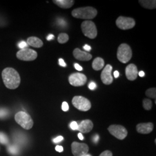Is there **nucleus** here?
Returning <instances> with one entry per match:
<instances>
[{
  "label": "nucleus",
  "instance_id": "f257e3e1",
  "mask_svg": "<svg viewBox=\"0 0 156 156\" xmlns=\"http://www.w3.org/2000/svg\"><path fill=\"white\" fill-rule=\"evenodd\" d=\"M2 78L6 87L9 89H16L20 83V76L13 68H6L2 73Z\"/></svg>",
  "mask_w": 156,
  "mask_h": 156
},
{
  "label": "nucleus",
  "instance_id": "f03ea898",
  "mask_svg": "<svg viewBox=\"0 0 156 156\" xmlns=\"http://www.w3.org/2000/svg\"><path fill=\"white\" fill-rule=\"evenodd\" d=\"M73 17L81 19L90 20L95 17L97 15V11L92 6H86L78 8L72 11Z\"/></svg>",
  "mask_w": 156,
  "mask_h": 156
},
{
  "label": "nucleus",
  "instance_id": "7ed1b4c3",
  "mask_svg": "<svg viewBox=\"0 0 156 156\" xmlns=\"http://www.w3.org/2000/svg\"><path fill=\"white\" fill-rule=\"evenodd\" d=\"M132 50L131 47L126 44H122L117 49V59L123 64L128 62L132 58Z\"/></svg>",
  "mask_w": 156,
  "mask_h": 156
},
{
  "label": "nucleus",
  "instance_id": "20e7f679",
  "mask_svg": "<svg viewBox=\"0 0 156 156\" xmlns=\"http://www.w3.org/2000/svg\"><path fill=\"white\" fill-rule=\"evenodd\" d=\"M15 120L23 128L30 129L33 127L34 122L31 117L24 112H17L15 115Z\"/></svg>",
  "mask_w": 156,
  "mask_h": 156
},
{
  "label": "nucleus",
  "instance_id": "39448f33",
  "mask_svg": "<svg viewBox=\"0 0 156 156\" xmlns=\"http://www.w3.org/2000/svg\"><path fill=\"white\" fill-rule=\"evenodd\" d=\"M81 28L84 36L90 39H94L97 35V29L94 22L90 20L84 21L81 24Z\"/></svg>",
  "mask_w": 156,
  "mask_h": 156
},
{
  "label": "nucleus",
  "instance_id": "423d86ee",
  "mask_svg": "<svg viewBox=\"0 0 156 156\" xmlns=\"http://www.w3.org/2000/svg\"><path fill=\"white\" fill-rule=\"evenodd\" d=\"M72 103L73 106L81 111H88L91 107L90 101L82 96H75L73 98Z\"/></svg>",
  "mask_w": 156,
  "mask_h": 156
},
{
  "label": "nucleus",
  "instance_id": "0eeeda50",
  "mask_svg": "<svg viewBox=\"0 0 156 156\" xmlns=\"http://www.w3.org/2000/svg\"><path fill=\"white\" fill-rule=\"evenodd\" d=\"M108 130L110 134L120 140L125 139L128 134L126 128L121 125H111L108 128Z\"/></svg>",
  "mask_w": 156,
  "mask_h": 156
},
{
  "label": "nucleus",
  "instance_id": "6e6552de",
  "mask_svg": "<svg viewBox=\"0 0 156 156\" xmlns=\"http://www.w3.org/2000/svg\"><path fill=\"white\" fill-rule=\"evenodd\" d=\"M17 58L23 61H33L37 58L38 54L36 51L31 49H23L17 51Z\"/></svg>",
  "mask_w": 156,
  "mask_h": 156
},
{
  "label": "nucleus",
  "instance_id": "1a4fd4ad",
  "mask_svg": "<svg viewBox=\"0 0 156 156\" xmlns=\"http://www.w3.org/2000/svg\"><path fill=\"white\" fill-rule=\"evenodd\" d=\"M116 24L118 28L127 30L134 27L135 26V21L131 17L119 16L116 20Z\"/></svg>",
  "mask_w": 156,
  "mask_h": 156
},
{
  "label": "nucleus",
  "instance_id": "9d476101",
  "mask_svg": "<svg viewBox=\"0 0 156 156\" xmlns=\"http://www.w3.org/2000/svg\"><path fill=\"white\" fill-rule=\"evenodd\" d=\"M87 78L82 73H74L71 74L68 78L69 83L74 87L82 86L86 83Z\"/></svg>",
  "mask_w": 156,
  "mask_h": 156
},
{
  "label": "nucleus",
  "instance_id": "9b49d317",
  "mask_svg": "<svg viewBox=\"0 0 156 156\" xmlns=\"http://www.w3.org/2000/svg\"><path fill=\"white\" fill-rule=\"evenodd\" d=\"M73 154L75 156H83L88 153L89 148L88 145L84 143L73 142L71 145Z\"/></svg>",
  "mask_w": 156,
  "mask_h": 156
},
{
  "label": "nucleus",
  "instance_id": "f8f14e48",
  "mask_svg": "<svg viewBox=\"0 0 156 156\" xmlns=\"http://www.w3.org/2000/svg\"><path fill=\"white\" fill-rule=\"evenodd\" d=\"M112 71V67L110 64H108L104 67L101 74V79L103 83L109 85L113 82V79L111 75Z\"/></svg>",
  "mask_w": 156,
  "mask_h": 156
},
{
  "label": "nucleus",
  "instance_id": "ddd939ff",
  "mask_svg": "<svg viewBox=\"0 0 156 156\" xmlns=\"http://www.w3.org/2000/svg\"><path fill=\"white\" fill-rule=\"evenodd\" d=\"M126 75L129 80L133 81L138 75V71L136 66L134 64H130L126 68Z\"/></svg>",
  "mask_w": 156,
  "mask_h": 156
},
{
  "label": "nucleus",
  "instance_id": "4468645a",
  "mask_svg": "<svg viewBox=\"0 0 156 156\" xmlns=\"http://www.w3.org/2000/svg\"><path fill=\"white\" fill-rule=\"evenodd\" d=\"M74 57L79 61H89L92 58V55L87 52L80 50L79 48H76L73 51Z\"/></svg>",
  "mask_w": 156,
  "mask_h": 156
},
{
  "label": "nucleus",
  "instance_id": "2eb2a0df",
  "mask_svg": "<svg viewBox=\"0 0 156 156\" xmlns=\"http://www.w3.org/2000/svg\"><path fill=\"white\" fill-rule=\"evenodd\" d=\"M93 128V123L89 119L84 120L78 124V131L80 133H88L90 132Z\"/></svg>",
  "mask_w": 156,
  "mask_h": 156
},
{
  "label": "nucleus",
  "instance_id": "dca6fc26",
  "mask_svg": "<svg viewBox=\"0 0 156 156\" xmlns=\"http://www.w3.org/2000/svg\"><path fill=\"white\" fill-rule=\"evenodd\" d=\"M154 126L152 123H140L138 124L136 129L138 133L142 134H148L151 133L153 130Z\"/></svg>",
  "mask_w": 156,
  "mask_h": 156
},
{
  "label": "nucleus",
  "instance_id": "f3484780",
  "mask_svg": "<svg viewBox=\"0 0 156 156\" xmlns=\"http://www.w3.org/2000/svg\"><path fill=\"white\" fill-rule=\"evenodd\" d=\"M53 2L58 6L63 9H69L75 3V1L73 0H53Z\"/></svg>",
  "mask_w": 156,
  "mask_h": 156
},
{
  "label": "nucleus",
  "instance_id": "a211bd4d",
  "mask_svg": "<svg viewBox=\"0 0 156 156\" xmlns=\"http://www.w3.org/2000/svg\"><path fill=\"white\" fill-rule=\"evenodd\" d=\"M27 44L34 48H39L43 46V42L41 39L35 37H31L27 39Z\"/></svg>",
  "mask_w": 156,
  "mask_h": 156
},
{
  "label": "nucleus",
  "instance_id": "6ab92c4d",
  "mask_svg": "<svg viewBox=\"0 0 156 156\" xmlns=\"http://www.w3.org/2000/svg\"><path fill=\"white\" fill-rule=\"evenodd\" d=\"M140 5L148 9H154L156 8V0H140Z\"/></svg>",
  "mask_w": 156,
  "mask_h": 156
},
{
  "label": "nucleus",
  "instance_id": "aec40b11",
  "mask_svg": "<svg viewBox=\"0 0 156 156\" xmlns=\"http://www.w3.org/2000/svg\"><path fill=\"white\" fill-rule=\"evenodd\" d=\"M104 60L101 57L95 58L92 63V68L95 71H100L104 67Z\"/></svg>",
  "mask_w": 156,
  "mask_h": 156
},
{
  "label": "nucleus",
  "instance_id": "412c9836",
  "mask_svg": "<svg viewBox=\"0 0 156 156\" xmlns=\"http://www.w3.org/2000/svg\"><path fill=\"white\" fill-rule=\"evenodd\" d=\"M69 39V36L68 35V34L66 33H61L58 36V42L61 44H63L66 43L68 42Z\"/></svg>",
  "mask_w": 156,
  "mask_h": 156
},
{
  "label": "nucleus",
  "instance_id": "4be33fe9",
  "mask_svg": "<svg viewBox=\"0 0 156 156\" xmlns=\"http://www.w3.org/2000/svg\"><path fill=\"white\" fill-rule=\"evenodd\" d=\"M152 106H153V104H152V101L151 100L145 98L143 100V107L145 110L150 111L152 108Z\"/></svg>",
  "mask_w": 156,
  "mask_h": 156
},
{
  "label": "nucleus",
  "instance_id": "5701e85b",
  "mask_svg": "<svg viewBox=\"0 0 156 156\" xmlns=\"http://www.w3.org/2000/svg\"><path fill=\"white\" fill-rule=\"evenodd\" d=\"M146 95L151 98L156 99V88H151L147 90L146 91Z\"/></svg>",
  "mask_w": 156,
  "mask_h": 156
},
{
  "label": "nucleus",
  "instance_id": "b1692460",
  "mask_svg": "<svg viewBox=\"0 0 156 156\" xmlns=\"http://www.w3.org/2000/svg\"><path fill=\"white\" fill-rule=\"evenodd\" d=\"M8 152L12 155H16L19 153V148L17 147L16 146L12 145V146H8Z\"/></svg>",
  "mask_w": 156,
  "mask_h": 156
},
{
  "label": "nucleus",
  "instance_id": "393cba45",
  "mask_svg": "<svg viewBox=\"0 0 156 156\" xmlns=\"http://www.w3.org/2000/svg\"><path fill=\"white\" fill-rule=\"evenodd\" d=\"M0 143L3 145H6L9 143V139L6 134L0 132Z\"/></svg>",
  "mask_w": 156,
  "mask_h": 156
},
{
  "label": "nucleus",
  "instance_id": "a878e982",
  "mask_svg": "<svg viewBox=\"0 0 156 156\" xmlns=\"http://www.w3.org/2000/svg\"><path fill=\"white\" fill-rule=\"evenodd\" d=\"M9 114V111L6 109H0V119H4Z\"/></svg>",
  "mask_w": 156,
  "mask_h": 156
},
{
  "label": "nucleus",
  "instance_id": "bb28decb",
  "mask_svg": "<svg viewBox=\"0 0 156 156\" xmlns=\"http://www.w3.org/2000/svg\"><path fill=\"white\" fill-rule=\"evenodd\" d=\"M62 110L63 111L67 112L69 109V105L67 102H63L62 104Z\"/></svg>",
  "mask_w": 156,
  "mask_h": 156
},
{
  "label": "nucleus",
  "instance_id": "cd10ccee",
  "mask_svg": "<svg viewBox=\"0 0 156 156\" xmlns=\"http://www.w3.org/2000/svg\"><path fill=\"white\" fill-rule=\"evenodd\" d=\"M70 127L73 130H77L78 128V124L76 122H73L70 124Z\"/></svg>",
  "mask_w": 156,
  "mask_h": 156
},
{
  "label": "nucleus",
  "instance_id": "c85d7f7f",
  "mask_svg": "<svg viewBox=\"0 0 156 156\" xmlns=\"http://www.w3.org/2000/svg\"><path fill=\"white\" fill-rule=\"evenodd\" d=\"M18 46H19L20 49H26V48L27 46V44L25 41H21V42L19 44Z\"/></svg>",
  "mask_w": 156,
  "mask_h": 156
},
{
  "label": "nucleus",
  "instance_id": "c756f323",
  "mask_svg": "<svg viewBox=\"0 0 156 156\" xmlns=\"http://www.w3.org/2000/svg\"><path fill=\"white\" fill-rule=\"evenodd\" d=\"M112 153L110 151H103L99 156H112Z\"/></svg>",
  "mask_w": 156,
  "mask_h": 156
},
{
  "label": "nucleus",
  "instance_id": "7c9ffc66",
  "mask_svg": "<svg viewBox=\"0 0 156 156\" xmlns=\"http://www.w3.org/2000/svg\"><path fill=\"white\" fill-rule=\"evenodd\" d=\"M88 87H89V88L91 90H94L96 89L97 85H96V84L94 82H90V83L89 84Z\"/></svg>",
  "mask_w": 156,
  "mask_h": 156
},
{
  "label": "nucleus",
  "instance_id": "2f4dec72",
  "mask_svg": "<svg viewBox=\"0 0 156 156\" xmlns=\"http://www.w3.org/2000/svg\"><path fill=\"white\" fill-rule=\"evenodd\" d=\"M63 140H64V138L62 136H57V137H56L55 138H54L53 140V141L55 143H58V142L62 141Z\"/></svg>",
  "mask_w": 156,
  "mask_h": 156
},
{
  "label": "nucleus",
  "instance_id": "473e14b6",
  "mask_svg": "<svg viewBox=\"0 0 156 156\" xmlns=\"http://www.w3.org/2000/svg\"><path fill=\"white\" fill-rule=\"evenodd\" d=\"M58 62H59V64H60V66H61L62 67H66V66H67L66 63L64 61V60H63V59H62V58H59V60H58Z\"/></svg>",
  "mask_w": 156,
  "mask_h": 156
},
{
  "label": "nucleus",
  "instance_id": "72a5a7b5",
  "mask_svg": "<svg viewBox=\"0 0 156 156\" xmlns=\"http://www.w3.org/2000/svg\"><path fill=\"white\" fill-rule=\"evenodd\" d=\"M74 67H75V68L76 70L79 71H81L83 70V68L81 67L80 65H79L78 64H75Z\"/></svg>",
  "mask_w": 156,
  "mask_h": 156
},
{
  "label": "nucleus",
  "instance_id": "f704fd0d",
  "mask_svg": "<svg viewBox=\"0 0 156 156\" xmlns=\"http://www.w3.org/2000/svg\"><path fill=\"white\" fill-rule=\"evenodd\" d=\"M56 151H57L58 152H60V153L62 152L63 151V147L61 146L58 145V146H57L56 147Z\"/></svg>",
  "mask_w": 156,
  "mask_h": 156
},
{
  "label": "nucleus",
  "instance_id": "c9c22d12",
  "mask_svg": "<svg viewBox=\"0 0 156 156\" xmlns=\"http://www.w3.org/2000/svg\"><path fill=\"white\" fill-rule=\"evenodd\" d=\"M83 49L86 51H90L91 50V47L89 45H86L85 46H83Z\"/></svg>",
  "mask_w": 156,
  "mask_h": 156
},
{
  "label": "nucleus",
  "instance_id": "e433bc0d",
  "mask_svg": "<svg viewBox=\"0 0 156 156\" xmlns=\"http://www.w3.org/2000/svg\"><path fill=\"white\" fill-rule=\"evenodd\" d=\"M55 38V36L53 34H49L48 37H47V40L48 41H50Z\"/></svg>",
  "mask_w": 156,
  "mask_h": 156
},
{
  "label": "nucleus",
  "instance_id": "4c0bfd02",
  "mask_svg": "<svg viewBox=\"0 0 156 156\" xmlns=\"http://www.w3.org/2000/svg\"><path fill=\"white\" fill-rule=\"evenodd\" d=\"M78 138H79V139L80 140H83L84 137L83 136V135L82 133H79L78 134Z\"/></svg>",
  "mask_w": 156,
  "mask_h": 156
},
{
  "label": "nucleus",
  "instance_id": "58836bf2",
  "mask_svg": "<svg viewBox=\"0 0 156 156\" xmlns=\"http://www.w3.org/2000/svg\"><path fill=\"white\" fill-rule=\"evenodd\" d=\"M145 73L142 71H140V73H138V75L140 76V77H144L145 76Z\"/></svg>",
  "mask_w": 156,
  "mask_h": 156
},
{
  "label": "nucleus",
  "instance_id": "ea45409f",
  "mask_svg": "<svg viewBox=\"0 0 156 156\" xmlns=\"http://www.w3.org/2000/svg\"><path fill=\"white\" fill-rule=\"evenodd\" d=\"M114 76L116 78H118L119 76V73L117 71L114 72Z\"/></svg>",
  "mask_w": 156,
  "mask_h": 156
},
{
  "label": "nucleus",
  "instance_id": "a19ab883",
  "mask_svg": "<svg viewBox=\"0 0 156 156\" xmlns=\"http://www.w3.org/2000/svg\"><path fill=\"white\" fill-rule=\"evenodd\" d=\"M98 140H99V136L97 135H95V136H94V140L95 142H97Z\"/></svg>",
  "mask_w": 156,
  "mask_h": 156
},
{
  "label": "nucleus",
  "instance_id": "79ce46f5",
  "mask_svg": "<svg viewBox=\"0 0 156 156\" xmlns=\"http://www.w3.org/2000/svg\"><path fill=\"white\" fill-rule=\"evenodd\" d=\"M83 156H91L90 154H85V155H84Z\"/></svg>",
  "mask_w": 156,
  "mask_h": 156
}]
</instances>
